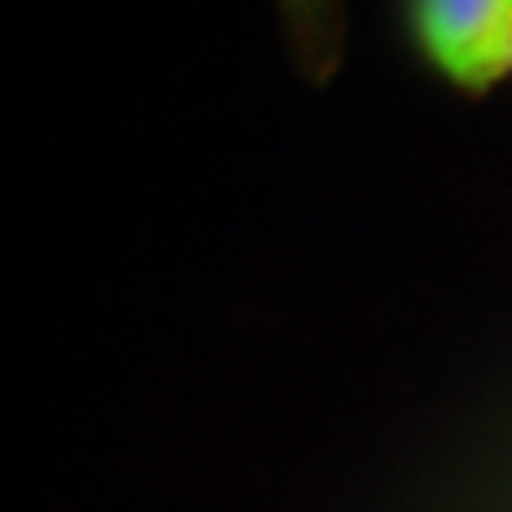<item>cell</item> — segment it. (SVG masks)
Wrapping results in <instances>:
<instances>
[{
	"instance_id": "obj_1",
	"label": "cell",
	"mask_w": 512,
	"mask_h": 512,
	"mask_svg": "<svg viewBox=\"0 0 512 512\" xmlns=\"http://www.w3.org/2000/svg\"><path fill=\"white\" fill-rule=\"evenodd\" d=\"M414 39L461 90L512 77V0H414Z\"/></svg>"
}]
</instances>
